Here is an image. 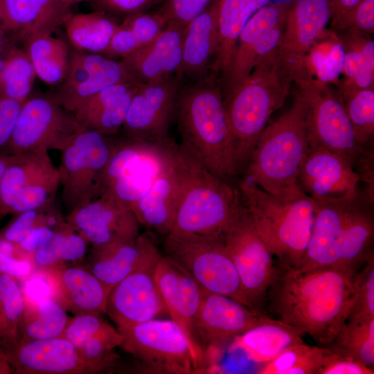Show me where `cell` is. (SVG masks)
I'll list each match as a JSON object with an SVG mask.
<instances>
[{
	"label": "cell",
	"instance_id": "1",
	"mask_svg": "<svg viewBox=\"0 0 374 374\" xmlns=\"http://www.w3.org/2000/svg\"><path fill=\"white\" fill-rule=\"evenodd\" d=\"M357 270L332 266L304 271L276 268L268 290L271 311L278 320L328 347L352 309Z\"/></svg>",
	"mask_w": 374,
	"mask_h": 374
},
{
	"label": "cell",
	"instance_id": "2",
	"mask_svg": "<svg viewBox=\"0 0 374 374\" xmlns=\"http://www.w3.org/2000/svg\"><path fill=\"white\" fill-rule=\"evenodd\" d=\"M175 115L179 145L213 175L233 184L240 174L223 95L214 75L182 84Z\"/></svg>",
	"mask_w": 374,
	"mask_h": 374
},
{
	"label": "cell",
	"instance_id": "3",
	"mask_svg": "<svg viewBox=\"0 0 374 374\" xmlns=\"http://www.w3.org/2000/svg\"><path fill=\"white\" fill-rule=\"evenodd\" d=\"M373 196L362 193L351 199H313L315 215L306 251L299 266L304 271L320 267L359 269L373 255Z\"/></svg>",
	"mask_w": 374,
	"mask_h": 374
},
{
	"label": "cell",
	"instance_id": "4",
	"mask_svg": "<svg viewBox=\"0 0 374 374\" xmlns=\"http://www.w3.org/2000/svg\"><path fill=\"white\" fill-rule=\"evenodd\" d=\"M237 186L258 233L279 266L297 268L312 233L314 200L301 189L288 195L271 194L245 176Z\"/></svg>",
	"mask_w": 374,
	"mask_h": 374
},
{
	"label": "cell",
	"instance_id": "5",
	"mask_svg": "<svg viewBox=\"0 0 374 374\" xmlns=\"http://www.w3.org/2000/svg\"><path fill=\"white\" fill-rule=\"evenodd\" d=\"M292 82L276 49L223 97L239 174L243 172L270 116L283 105Z\"/></svg>",
	"mask_w": 374,
	"mask_h": 374
},
{
	"label": "cell",
	"instance_id": "6",
	"mask_svg": "<svg viewBox=\"0 0 374 374\" xmlns=\"http://www.w3.org/2000/svg\"><path fill=\"white\" fill-rule=\"evenodd\" d=\"M309 150L303 106L295 93L291 108L261 133L242 173L271 194L293 193L301 189L298 176Z\"/></svg>",
	"mask_w": 374,
	"mask_h": 374
},
{
	"label": "cell",
	"instance_id": "7",
	"mask_svg": "<svg viewBox=\"0 0 374 374\" xmlns=\"http://www.w3.org/2000/svg\"><path fill=\"white\" fill-rule=\"evenodd\" d=\"M180 148L184 179L169 233L222 239L242 205L238 188L213 175Z\"/></svg>",
	"mask_w": 374,
	"mask_h": 374
},
{
	"label": "cell",
	"instance_id": "8",
	"mask_svg": "<svg viewBox=\"0 0 374 374\" xmlns=\"http://www.w3.org/2000/svg\"><path fill=\"white\" fill-rule=\"evenodd\" d=\"M293 82L303 103L310 148L323 147L337 152L351 161L363 179L373 177V154L357 143L340 92L308 73Z\"/></svg>",
	"mask_w": 374,
	"mask_h": 374
},
{
	"label": "cell",
	"instance_id": "9",
	"mask_svg": "<svg viewBox=\"0 0 374 374\" xmlns=\"http://www.w3.org/2000/svg\"><path fill=\"white\" fill-rule=\"evenodd\" d=\"M177 145L170 138L119 139L101 175L98 196L112 197L132 208L148 193Z\"/></svg>",
	"mask_w": 374,
	"mask_h": 374
},
{
	"label": "cell",
	"instance_id": "10",
	"mask_svg": "<svg viewBox=\"0 0 374 374\" xmlns=\"http://www.w3.org/2000/svg\"><path fill=\"white\" fill-rule=\"evenodd\" d=\"M118 332L123 339L120 346L146 371L188 374L205 370L204 357L172 319H154Z\"/></svg>",
	"mask_w": 374,
	"mask_h": 374
},
{
	"label": "cell",
	"instance_id": "11",
	"mask_svg": "<svg viewBox=\"0 0 374 374\" xmlns=\"http://www.w3.org/2000/svg\"><path fill=\"white\" fill-rule=\"evenodd\" d=\"M164 250L165 256L203 290L229 296L250 308L222 239L168 233Z\"/></svg>",
	"mask_w": 374,
	"mask_h": 374
},
{
	"label": "cell",
	"instance_id": "12",
	"mask_svg": "<svg viewBox=\"0 0 374 374\" xmlns=\"http://www.w3.org/2000/svg\"><path fill=\"white\" fill-rule=\"evenodd\" d=\"M119 138L80 130L60 150L62 199L68 213L98 195L100 177Z\"/></svg>",
	"mask_w": 374,
	"mask_h": 374
},
{
	"label": "cell",
	"instance_id": "13",
	"mask_svg": "<svg viewBox=\"0 0 374 374\" xmlns=\"http://www.w3.org/2000/svg\"><path fill=\"white\" fill-rule=\"evenodd\" d=\"M60 175L46 150L10 154L0 182V218L54 202Z\"/></svg>",
	"mask_w": 374,
	"mask_h": 374
},
{
	"label": "cell",
	"instance_id": "14",
	"mask_svg": "<svg viewBox=\"0 0 374 374\" xmlns=\"http://www.w3.org/2000/svg\"><path fill=\"white\" fill-rule=\"evenodd\" d=\"M250 308L258 307L266 296L276 268L273 254L258 233L242 202L222 236Z\"/></svg>",
	"mask_w": 374,
	"mask_h": 374
},
{
	"label": "cell",
	"instance_id": "15",
	"mask_svg": "<svg viewBox=\"0 0 374 374\" xmlns=\"http://www.w3.org/2000/svg\"><path fill=\"white\" fill-rule=\"evenodd\" d=\"M80 130L73 113L63 108L53 96H30L1 152L14 154L42 149L60 151Z\"/></svg>",
	"mask_w": 374,
	"mask_h": 374
},
{
	"label": "cell",
	"instance_id": "16",
	"mask_svg": "<svg viewBox=\"0 0 374 374\" xmlns=\"http://www.w3.org/2000/svg\"><path fill=\"white\" fill-rule=\"evenodd\" d=\"M292 1L269 2L248 20L238 38L229 63L222 73L224 96L242 82L266 55L277 48Z\"/></svg>",
	"mask_w": 374,
	"mask_h": 374
},
{
	"label": "cell",
	"instance_id": "17",
	"mask_svg": "<svg viewBox=\"0 0 374 374\" xmlns=\"http://www.w3.org/2000/svg\"><path fill=\"white\" fill-rule=\"evenodd\" d=\"M330 19L329 0L292 1L276 48L279 62L292 82L308 73L307 54Z\"/></svg>",
	"mask_w": 374,
	"mask_h": 374
},
{
	"label": "cell",
	"instance_id": "18",
	"mask_svg": "<svg viewBox=\"0 0 374 374\" xmlns=\"http://www.w3.org/2000/svg\"><path fill=\"white\" fill-rule=\"evenodd\" d=\"M183 77L175 74L156 82L141 84L134 94L122 129L125 137L168 139V127Z\"/></svg>",
	"mask_w": 374,
	"mask_h": 374
},
{
	"label": "cell",
	"instance_id": "19",
	"mask_svg": "<svg viewBox=\"0 0 374 374\" xmlns=\"http://www.w3.org/2000/svg\"><path fill=\"white\" fill-rule=\"evenodd\" d=\"M127 80H134L121 60L76 49L70 53L66 74L53 97L73 113L106 87Z\"/></svg>",
	"mask_w": 374,
	"mask_h": 374
},
{
	"label": "cell",
	"instance_id": "20",
	"mask_svg": "<svg viewBox=\"0 0 374 374\" xmlns=\"http://www.w3.org/2000/svg\"><path fill=\"white\" fill-rule=\"evenodd\" d=\"M65 220L91 245L130 241L139 235L132 209L105 195L76 206Z\"/></svg>",
	"mask_w": 374,
	"mask_h": 374
},
{
	"label": "cell",
	"instance_id": "21",
	"mask_svg": "<svg viewBox=\"0 0 374 374\" xmlns=\"http://www.w3.org/2000/svg\"><path fill=\"white\" fill-rule=\"evenodd\" d=\"M359 173L344 156L323 147L310 148L297 184L317 200L351 199L359 194Z\"/></svg>",
	"mask_w": 374,
	"mask_h": 374
},
{
	"label": "cell",
	"instance_id": "22",
	"mask_svg": "<svg viewBox=\"0 0 374 374\" xmlns=\"http://www.w3.org/2000/svg\"><path fill=\"white\" fill-rule=\"evenodd\" d=\"M157 262L130 274L110 290L105 312L118 330L168 314L154 279Z\"/></svg>",
	"mask_w": 374,
	"mask_h": 374
},
{
	"label": "cell",
	"instance_id": "23",
	"mask_svg": "<svg viewBox=\"0 0 374 374\" xmlns=\"http://www.w3.org/2000/svg\"><path fill=\"white\" fill-rule=\"evenodd\" d=\"M229 296L202 290L196 328L200 344L207 350L222 346L251 329L265 318Z\"/></svg>",
	"mask_w": 374,
	"mask_h": 374
},
{
	"label": "cell",
	"instance_id": "24",
	"mask_svg": "<svg viewBox=\"0 0 374 374\" xmlns=\"http://www.w3.org/2000/svg\"><path fill=\"white\" fill-rule=\"evenodd\" d=\"M1 350L16 374L97 373L94 368L82 360L74 346L62 337L20 339Z\"/></svg>",
	"mask_w": 374,
	"mask_h": 374
},
{
	"label": "cell",
	"instance_id": "25",
	"mask_svg": "<svg viewBox=\"0 0 374 374\" xmlns=\"http://www.w3.org/2000/svg\"><path fill=\"white\" fill-rule=\"evenodd\" d=\"M154 279L171 319L205 359L196 328L203 290L165 256L161 255L156 263Z\"/></svg>",
	"mask_w": 374,
	"mask_h": 374
},
{
	"label": "cell",
	"instance_id": "26",
	"mask_svg": "<svg viewBox=\"0 0 374 374\" xmlns=\"http://www.w3.org/2000/svg\"><path fill=\"white\" fill-rule=\"evenodd\" d=\"M161 253L146 235L134 240L102 245H91L87 268L110 290L126 276L151 263Z\"/></svg>",
	"mask_w": 374,
	"mask_h": 374
},
{
	"label": "cell",
	"instance_id": "27",
	"mask_svg": "<svg viewBox=\"0 0 374 374\" xmlns=\"http://www.w3.org/2000/svg\"><path fill=\"white\" fill-rule=\"evenodd\" d=\"M184 173L182 151L179 145H177L173 157L148 193L131 208L140 224L163 235L170 233Z\"/></svg>",
	"mask_w": 374,
	"mask_h": 374
},
{
	"label": "cell",
	"instance_id": "28",
	"mask_svg": "<svg viewBox=\"0 0 374 374\" xmlns=\"http://www.w3.org/2000/svg\"><path fill=\"white\" fill-rule=\"evenodd\" d=\"M185 28L169 23L152 42L122 58L130 77L143 84L179 74Z\"/></svg>",
	"mask_w": 374,
	"mask_h": 374
},
{
	"label": "cell",
	"instance_id": "29",
	"mask_svg": "<svg viewBox=\"0 0 374 374\" xmlns=\"http://www.w3.org/2000/svg\"><path fill=\"white\" fill-rule=\"evenodd\" d=\"M43 271L57 303L73 315H100L105 312L110 289L87 267L62 265Z\"/></svg>",
	"mask_w": 374,
	"mask_h": 374
},
{
	"label": "cell",
	"instance_id": "30",
	"mask_svg": "<svg viewBox=\"0 0 374 374\" xmlns=\"http://www.w3.org/2000/svg\"><path fill=\"white\" fill-rule=\"evenodd\" d=\"M141 83L134 80L109 85L73 112L81 130L116 135L122 128L132 97Z\"/></svg>",
	"mask_w": 374,
	"mask_h": 374
},
{
	"label": "cell",
	"instance_id": "31",
	"mask_svg": "<svg viewBox=\"0 0 374 374\" xmlns=\"http://www.w3.org/2000/svg\"><path fill=\"white\" fill-rule=\"evenodd\" d=\"M219 0H213L185 28L179 74L195 80L213 65L218 45Z\"/></svg>",
	"mask_w": 374,
	"mask_h": 374
},
{
	"label": "cell",
	"instance_id": "32",
	"mask_svg": "<svg viewBox=\"0 0 374 374\" xmlns=\"http://www.w3.org/2000/svg\"><path fill=\"white\" fill-rule=\"evenodd\" d=\"M60 0H1L2 25L21 40L52 33L69 15Z\"/></svg>",
	"mask_w": 374,
	"mask_h": 374
},
{
	"label": "cell",
	"instance_id": "33",
	"mask_svg": "<svg viewBox=\"0 0 374 374\" xmlns=\"http://www.w3.org/2000/svg\"><path fill=\"white\" fill-rule=\"evenodd\" d=\"M303 336L294 327L265 316L259 323L234 338L230 349L240 350L247 359L265 364L289 346L304 342Z\"/></svg>",
	"mask_w": 374,
	"mask_h": 374
},
{
	"label": "cell",
	"instance_id": "34",
	"mask_svg": "<svg viewBox=\"0 0 374 374\" xmlns=\"http://www.w3.org/2000/svg\"><path fill=\"white\" fill-rule=\"evenodd\" d=\"M269 0H219L218 45L212 65L222 73L231 60L238 38L251 17Z\"/></svg>",
	"mask_w": 374,
	"mask_h": 374
},
{
	"label": "cell",
	"instance_id": "35",
	"mask_svg": "<svg viewBox=\"0 0 374 374\" xmlns=\"http://www.w3.org/2000/svg\"><path fill=\"white\" fill-rule=\"evenodd\" d=\"M167 24L159 10L154 13L143 12L126 16L101 55L114 60L122 59L152 42Z\"/></svg>",
	"mask_w": 374,
	"mask_h": 374
},
{
	"label": "cell",
	"instance_id": "36",
	"mask_svg": "<svg viewBox=\"0 0 374 374\" xmlns=\"http://www.w3.org/2000/svg\"><path fill=\"white\" fill-rule=\"evenodd\" d=\"M63 24L75 49L98 54L107 49L119 25L104 11L69 14Z\"/></svg>",
	"mask_w": 374,
	"mask_h": 374
},
{
	"label": "cell",
	"instance_id": "37",
	"mask_svg": "<svg viewBox=\"0 0 374 374\" xmlns=\"http://www.w3.org/2000/svg\"><path fill=\"white\" fill-rule=\"evenodd\" d=\"M341 38V37H340ZM345 47L340 93L374 88V42L367 36L348 35L341 38Z\"/></svg>",
	"mask_w": 374,
	"mask_h": 374
},
{
	"label": "cell",
	"instance_id": "38",
	"mask_svg": "<svg viewBox=\"0 0 374 374\" xmlns=\"http://www.w3.org/2000/svg\"><path fill=\"white\" fill-rule=\"evenodd\" d=\"M26 44V52L36 75L46 84H60L64 80L69 66L70 52L66 43L48 33L34 36Z\"/></svg>",
	"mask_w": 374,
	"mask_h": 374
},
{
	"label": "cell",
	"instance_id": "39",
	"mask_svg": "<svg viewBox=\"0 0 374 374\" xmlns=\"http://www.w3.org/2000/svg\"><path fill=\"white\" fill-rule=\"evenodd\" d=\"M70 317L57 301L42 298L30 303L24 298V310L19 325L22 340H40L59 337Z\"/></svg>",
	"mask_w": 374,
	"mask_h": 374
},
{
	"label": "cell",
	"instance_id": "40",
	"mask_svg": "<svg viewBox=\"0 0 374 374\" xmlns=\"http://www.w3.org/2000/svg\"><path fill=\"white\" fill-rule=\"evenodd\" d=\"M344 55L345 47L340 37L326 29L307 54V73L322 82L338 83L343 71Z\"/></svg>",
	"mask_w": 374,
	"mask_h": 374
},
{
	"label": "cell",
	"instance_id": "41",
	"mask_svg": "<svg viewBox=\"0 0 374 374\" xmlns=\"http://www.w3.org/2000/svg\"><path fill=\"white\" fill-rule=\"evenodd\" d=\"M88 244L89 242L64 220L53 238L33 253V260L40 269L78 262L84 258Z\"/></svg>",
	"mask_w": 374,
	"mask_h": 374
},
{
	"label": "cell",
	"instance_id": "42",
	"mask_svg": "<svg viewBox=\"0 0 374 374\" xmlns=\"http://www.w3.org/2000/svg\"><path fill=\"white\" fill-rule=\"evenodd\" d=\"M374 367V319L347 320L327 347Z\"/></svg>",
	"mask_w": 374,
	"mask_h": 374
},
{
	"label": "cell",
	"instance_id": "43",
	"mask_svg": "<svg viewBox=\"0 0 374 374\" xmlns=\"http://www.w3.org/2000/svg\"><path fill=\"white\" fill-rule=\"evenodd\" d=\"M330 350L304 342L289 346L258 369L260 374H317Z\"/></svg>",
	"mask_w": 374,
	"mask_h": 374
},
{
	"label": "cell",
	"instance_id": "44",
	"mask_svg": "<svg viewBox=\"0 0 374 374\" xmlns=\"http://www.w3.org/2000/svg\"><path fill=\"white\" fill-rule=\"evenodd\" d=\"M36 76L26 51L12 47L0 73V98L23 104L30 96Z\"/></svg>",
	"mask_w": 374,
	"mask_h": 374
},
{
	"label": "cell",
	"instance_id": "45",
	"mask_svg": "<svg viewBox=\"0 0 374 374\" xmlns=\"http://www.w3.org/2000/svg\"><path fill=\"white\" fill-rule=\"evenodd\" d=\"M24 310L23 291L16 278L0 274V348L20 340L19 325Z\"/></svg>",
	"mask_w": 374,
	"mask_h": 374
},
{
	"label": "cell",
	"instance_id": "46",
	"mask_svg": "<svg viewBox=\"0 0 374 374\" xmlns=\"http://www.w3.org/2000/svg\"><path fill=\"white\" fill-rule=\"evenodd\" d=\"M359 145H365L374 134V88L341 94Z\"/></svg>",
	"mask_w": 374,
	"mask_h": 374
},
{
	"label": "cell",
	"instance_id": "47",
	"mask_svg": "<svg viewBox=\"0 0 374 374\" xmlns=\"http://www.w3.org/2000/svg\"><path fill=\"white\" fill-rule=\"evenodd\" d=\"M353 285L354 303L347 320L374 319V256L356 271Z\"/></svg>",
	"mask_w": 374,
	"mask_h": 374
},
{
	"label": "cell",
	"instance_id": "48",
	"mask_svg": "<svg viewBox=\"0 0 374 374\" xmlns=\"http://www.w3.org/2000/svg\"><path fill=\"white\" fill-rule=\"evenodd\" d=\"M54 204L53 202L39 208L16 214L15 217L0 230L1 235L5 239L19 244L35 227L61 220L64 217L54 206Z\"/></svg>",
	"mask_w": 374,
	"mask_h": 374
},
{
	"label": "cell",
	"instance_id": "49",
	"mask_svg": "<svg viewBox=\"0 0 374 374\" xmlns=\"http://www.w3.org/2000/svg\"><path fill=\"white\" fill-rule=\"evenodd\" d=\"M32 270L33 263L27 253L0 234V274L19 280L28 277Z\"/></svg>",
	"mask_w": 374,
	"mask_h": 374
},
{
	"label": "cell",
	"instance_id": "50",
	"mask_svg": "<svg viewBox=\"0 0 374 374\" xmlns=\"http://www.w3.org/2000/svg\"><path fill=\"white\" fill-rule=\"evenodd\" d=\"M334 30L346 31L348 35L367 36L374 31V0H360Z\"/></svg>",
	"mask_w": 374,
	"mask_h": 374
},
{
	"label": "cell",
	"instance_id": "51",
	"mask_svg": "<svg viewBox=\"0 0 374 374\" xmlns=\"http://www.w3.org/2000/svg\"><path fill=\"white\" fill-rule=\"evenodd\" d=\"M111 326L100 315L84 314L70 317L62 333V337L69 341L76 348L87 338Z\"/></svg>",
	"mask_w": 374,
	"mask_h": 374
},
{
	"label": "cell",
	"instance_id": "52",
	"mask_svg": "<svg viewBox=\"0 0 374 374\" xmlns=\"http://www.w3.org/2000/svg\"><path fill=\"white\" fill-rule=\"evenodd\" d=\"M213 0H164L159 11L171 23L186 26L193 18L204 11Z\"/></svg>",
	"mask_w": 374,
	"mask_h": 374
},
{
	"label": "cell",
	"instance_id": "53",
	"mask_svg": "<svg viewBox=\"0 0 374 374\" xmlns=\"http://www.w3.org/2000/svg\"><path fill=\"white\" fill-rule=\"evenodd\" d=\"M374 369L349 356L330 351L317 374H373Z\"/></svg>",
	"mask_w": 374,
	"mask_h": 374
},
{
	"label": "cell",
	"instance_id": "54",
	"mask_svg": "<svg viewBox=\"0 0 374 374\" xmlns=\"http://www.w3.org/2000/svg\"><path fill=\"white\" fill-rule=\"evenodd\" d=\"M23 104L0 98V149L9 141Z\"/></svg>",
	"mask_w": 374,
	"mask_h": 374
},
{
	"label": "cell",
	"instance_id": "55",
	"mask_svg": "<svg viewBox=\"0 0 374 374\" xmlns=\"http://www.w3.org/2000/svg\"><path fill=\"white\" fill-rule=\"evenodd\" d=\"M64 220L65 217L57 222L46 223L35 227L18 246L24 253L33 254L35 251L53 238L57 229Z\"/></svg>",
	"mask_w": 374,
	"mask_h": 374
},
{
	"label": "cell",
	"instance_id": "56",
	"mask_svg": "<svg viewBox=\"0 0 374 374\" xmlns=\"http://www.w3.org/2000/svg\"><path fill=\"white\" fill-rule=\"evenodd\" d=\"M103 10L126 16L143 12L150 8L163 2L164 0H94Z\"/></svg>",
	"mask_w": 374,
	"mask_h": 374
},
{
	"label": "cell",
	"instance_id": "57",
	"mask_svg": "<svg viewBox=\"0 0 374 374\" xmlns=\"http://www.w3.org/2000/svg\"><path fill=\"white\" fill-rule=\"evenodd\" d=\"M331 8V25L339 23L360 1V0H329Z\"/></svg>",
	"mask_w": 374,
	"mask_h": 374
},
{
	"label": "cell",
	"instance_id": "58",
	"mask_svg": "<svg viewBox=\"0 0 374 374\" xmlns=\"http://www.w3.org/2000/svg\"><path fill=\"white\" fill-rule=\"evenodd\" d=\"M13 371L4 352L0 348V374H10Z\"/></svg>",
	"mask_w": 374,
	"mask_h": 374
},
{
	"label": "cell",
	"instance_id": "59",
	"mask_svg": "<svg viewBox=\"0 0 374 374\" xmlns=\"http://www.w3.org/2000/svg\"><path fill=\"white\" fill-rule=\"evenodd\" d=\"M11 48L9 44H7L0 49V73L5 66L8 53Z\"/></svg>",
	"mask_w": 374,
	"mask_h": 374
},
{
	"label": "cell",
	"instance_id": "60",
	"mask_svg": "<svg viewBox=\"0 0 374 374\" xmlns=\"http://www.w3.org/2000/svg\"><path fill=\"white\" fill-rule=\"evenodd\" d=\"M10 159V154L0 152V182Z\"/></svg>",
	"mask_w": 374,
	"mask_h": 374
},
{
	"label": "cell",
	"instance_id": "61",
	"mask_svg": "<svg viewBox=\"0 0 374 374\" xmlns=\"http://www.w3.org/2000/svg\"><path fill=\"white\" fill-rule=\"evenodd\" d=\"M7 30L2 24H0V49L8 44V39L6 35Z\"/></svg>",
	"mask_w": 374,
	"mask_h": 374
},
{
	"label": "cell",
	"instance_id": "62",
	"mask_svg": "<svg viewBox=\"0 0 374 374\" xmlns=\"http://www.w3.org/2000/svg\"><path fill=\"white\" fill-rule=\"evenodd\" d=\"M60 1L64 4H66V6H71L72 4L76 3L83 0H60Z\"/></svg>",
	"mask_w": 374,
	"mask_h": 374
},
{
	"label": "cell",
	"instance_id": "63",
	"mask_svg": "<svg viewBox=\"0 0 374 374\" xmlns=\"http://www.w3.org/2000/svg\"><path fill=\"white\" fill-rule=\"evenodd\" d=\"M0 24H2L1 0H0Z\"/></svg>",
	"mask_w": 374,
	"mask_h": 374
}]
</instances>
